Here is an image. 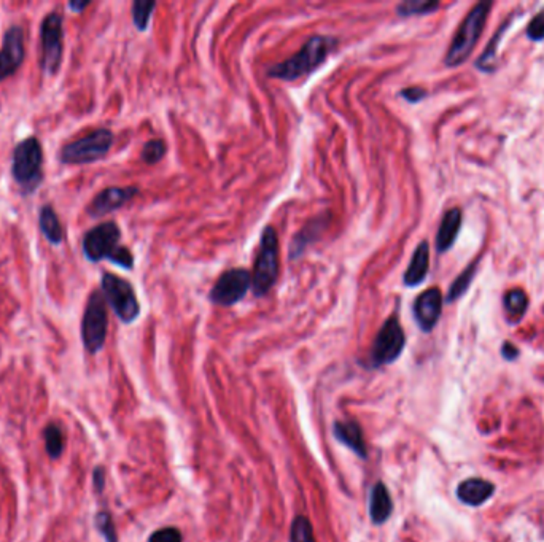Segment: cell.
<instances>
[{"mask_svg":"<svg viewBox=\"0 0 544 542\" xmlns=\"http://www.w3.org/2000/svg\"><path fill=\"white\" fill-rule=\"evenodd\" d=\"M338 45L334 37L327 35H314L307 40L298 53L293 56L282 60V63L274 64L267 69L269 79L295 81L302 76L312 74L328 59L329 54Z\"/></svg>","mask_w":544,"mask_h":542,"instance_id":"1","label":"cell"},{"mask_svg":"<svg viewBox=\"0 0 544 542\" xmlns=\"http://www.w3.org/2000/svg\"><path fill=\"white\" fill-rule=\"evenodd\" d=\"M119 240L121 231L118 224L115 221H104V223L86 232L83 242H81V250H83L85 258L91 263L107 259V261L123 269H133V253L121 245Z\"/></svg>","mask_w":544,"mask_h":542,"instance_id":"2","label":"cell"},{"mask_svg":"<svg viewBox=\"0 0 544 542\" xmlns=\"http://www.w3.org/2000/svg\"><path fill=\"white\" fill-rule=\"evenodd\" d=\"M12 176L21 195L31 196L43 181V147L38 137H26L15 147Z\"/></svg>","mask_w":544,"mask_h":542,"instance_id":"3","label":"cell"},{"mask_svg":"<svg viewBox=\"0 0 544 542\" xmlns=\"http://www.w3.org/2000/svg\"><path fill=\"white\" fill-rule=\"evenodd\" d=\"M492 2H479L476 7L470 10L466 15L463 23L460 24L457 34H455L452 43H450L449 51L446 54V65L447 67H457L461 65L475 49L476 43L479 42V37L484 32L487 16L491 13Z\"/></svg>","mask_w":544,"mask_h":542,"instance_id":"4","label":"cell"},{"mask_svg":"<svg viewBox=\"0 0 544 542\" xmlns=\"http://www.w3.org/2000/svg\"><path fill=\"white\" fill-rule=\"evenodd\" d=\"M115 136L107 127H99L80 139L65 143L60 148L58 159L65 165H86L101 161L113 147Z\"/></svg>","mask_w":544,"mask_h":542,"instance_id":"5","label":"cell"},{"mask_svg":"<svg viewBox=\"0 0 544 542\" xmlns=\"http://www.w3.org/2000/svg\"><path fill=\"white\" fill-rule=\"evenodd\" d=\"M279 270V236L272 226H266L261 234L260 250L252 272V290L255 296H265L276 285Z\"/></svg>","mask_w":544,"mask_h":542,"instance_id":"6","label":"cell"},{"mask_svg":"<svg viewBox=\"0 0 544 542\" xmlns=\"http://www.w3.org/2000/svg\"><path fill=\"white\" fill-rule=\"evenodd\" d=\"M108 315L107 302L101 290H94L88 297L81 318V340L91 355L101 352L107 339Z\"/></svg>","mask_w":544,"mask_h":542,"instance_id":"7","label":"cell"},{"mask_svg":"<svg viewBox=\"0 0 544 542\" xmlns=\"http://www.w3.org/2000/svg\"><path fill=\"white\" fill-rule=\"evenodd\" d=\"M101 291L106 302L121 322L129 325L135 322L140 315V304L137 299L133 285L128 280L118 277L112 272H104L101 279Z\"/></svg>","mask_w":544,"mask_h":542,"instance_id":"8","label":"cell"},{"mask_svg":"<svg viewBox=\"0 0 544 542\" xmlns=\"http://www.w3.org/2000/svg\"><path fill=\"white\" fill-rule=\"evenodd\" d=\"M40 40L42 70L47 75H54L64 56V16L59 12H51L42 21Z\"/></svg>","mask_w":544,"mask_h":542,"instance_id":"9","label":"cell"},{"mask_svg":"<svg viewBox=\"0 0 544 542\" xmlns=\"http://www.w3.org/2000/svg\"><path fill=\"white\" fill-rule=\"evenodd\" d=\"M406 345V336L397 317H390L382 328L379 329L374 342H372L370 361L371 366L379 368L384 364L397 361Z\"/></svg>","mask_w":544,"mask_h":542,"instance_id":"10","label":"cell"},{"mask_svg":"<svg viewBox=\"0 0 544 542\" xmlns=\"http://www.w3.org/2000/svg\"><path fill=\"white\" fill-rule=\"evenodd\" d=\"M250 286L252 272L247 269H228L220 275L208 297L217 306L229 307L244 299Z\"/></svg>","mask_w":544,"mask_h":542,"instance_id":"11","label":"cell"},{"mask_svg":"<svg viewBox=\"0 0 544 542\" xmlns=\"http://www.w3.org/2000/svg\"><path fill=\"white\" fill-rule=\"evenodd\" d=\"M26 58L24 29L18 24L10 26L3 35L0 49V81L13 76Z\"/></svg>","mask_w":544,"mask_h":542,"instance_id":"12","label":"cell"},{"mask_svg":"<svg viewBox=\"0 0 544 542\" xmlns=\"http://www.w3.org/2000/svg\"><path fill=\"white\" fill-rule=\"evenodd\" d=\"M139 195V188L135 186H110L102 190L92 199L86 212L91 218H101L115 212Z\"/></svg>","mask_w":544,"mask_h":542,"instance_id":"13","label":"cell"},{"mask_svg":"<svg viewBox=\"0 0 544 542\" xmlns=\"http://www.w3.org/2000/svg\"><path fill=\"white\" fill-rule=\"evenodd\" d=\"M414 318L423 333H430L439 322L443 312V293L439 288H428L417 297L412 307Z\"/></svg>","mask_w":544,"mask_h":542,"instance_id":"14","label":"cell"},{"mask_svg":"<svg viewBox=\"0 0 544 542\" xmlns=\"http://www.w3.org/2000/svg\"><path fill=\"white\" fill-rule=\"evenodd\" d=\"M495 493V485L488 480L484 479H466L457 486V498L463 502L472 507L482 506L484 502L491 500Z\"/></svg>","mask_w":544,"mask_h":542,"instance_id":"15","label":"cell"},{"mask_svg":"<svg viewBox=\"0 0 544 542\" xmlns=\"http://www.w3.org/2000/svg\"><path fill=\"white\" fill-rule=\"evenodd\" d=\"M334 438H336V441H339L340 444H344L345 447H349L350 450H354L363 460L368 457L363 429L355 420H344V422L334 423Z\"/></svg>","mask_w":544,"mask_h":542,"instance_id":"16","label":"cell"},{"mask_svg":"<svg viewBox=\"0 0 544 542\" xmlns=\"http://www.w3.org/2000/svg\"><path fill=\"white\" fill-rule=\"evenodd\" d=\"M428 269H430V245L427 240H423L415 248L408 269H406L403 277L404 285L411 286V288L419 286L428 275Z\"/></svg>","mask_w":544,"mask_h":542,"instance_id":"17","label":"cell"},{"mask_svg":"<svg viewBox=\"0 0 544 542\" xmlns=\"http://www.w3.org/2000/svg\"><path fill=\"white\" fill-rule=\"evenodd\" d=\"M461 228V210L454 207L444 213L436 234V250L444 253L454 247Z\"/></svg>","mask_w":544,"mask_h":542,"instance_id":"18","label":"cell"},{"mask_svg":"<svg viewBox=\"0 0 544 542\" xmlns=\"http://www.w3.org/2000/svg\"><path fill=\"white\" fill-rule=\"evenodd\" d=\"M327 223H328L327 217H318L307 221V224L293 237V240L290 243V258L296 259L298 256H301L306 248L309 247L315 239H318V236H320L323 229L327 228Z\"/></svg>","mask_w":544,"mask_h":542,"instance_id":"19","label":"cell"},{"mask_svg":"<svg viewBox=\"0 0 544 542\" xmlns=\"http://www.w3.org/2000/svg\"><path fill=\"white\" fill-rule=\"evenodd\" d=\"M393 512V501L390 496L387 486L382 482H377L371 490L370 498V516L374 525H384Z\"/></svg>","mask_w":544,"mask_h":542,"instance_id":"20","label":"cell"},{"mask_svg":"<svg viewBox=\"0 0 544 542\" xmlns=\"http://www.w3.org/2000/svg\"><path fill=\"white\" fill-rule=\"evenodd\" d=\"M38 228H40L42 236L51 243V245L58 247L64 240V229L60 224L59 217L56 210L53 208L51 204H45L38 212Z\"/></svg>","mask_w":544,"mask_h":542,"instance_id":"21","label":"cell"},{"mask_svg":"<svg viewBox=\"0 0 544 542\" xmlns=\"http://www.w3.org/2000/svg\"><path fill=\"white\" fill-rule=\"evenodd\" d=\"M511 23H513V18L504 21V23L502 24V27H500L498 32L495 35L492 37L491 43H488L486 51H484L479 58H477L476 60V67L482 70V72H493L497 67V54H498V45L500 42H502V37L504 32H506L508 27L511 26Z\"/></svg>","mask_w":544,"mask_h":542,"instance_id":"22","label":"cell"},{"mask_svg":"<svg viewBox=\"0 0 544 542\" xmlns=\"http://www.w3.org/2000/svg\"><path fill=\"white\" fill-rule=\"evenodd\" d=\"M476 270H477L476 263H472L463 270V272L459 275L457 279H455L452 286H450V288H449V293H447V296H446V302L457 301L459 297H461V296L465 295L466 290L470 288L472 279H475Z\"/></svg>","mask_w":544,"mask_h":542,"instance_id":"23","label":"cell"},{"mask_svg":"<svg viewBox=\"0 0 544 542\" xmlns=\"http://www.w3.org/2000/svg\"><path fill=\"white\" fill-rule=\"evenodd\" d=\"M438 8H439L438 2H427V0H408V2H403V3L398 5L397 15L403 16V18H409V16L433 13Z\"/></svg>","mask_w":544,"mask_h":542,"instance_id":"24","label":"cell"},{"mask_svg":"<svg viewBox=\"0 0 544 542\" xmlns=\"http://www.w3.org/2000/svg\"><path fill=\"white\" fill-rule=\"evenodd\" d=\"M504 309L513 317H522L529 307V297L522 290H511L504 295Z\"/></svg>","mask_w":544,"mask_h":542,"instance_id":"25","label":"cell"},{"mask_svg":"<svg viewBox=\"0 0 544 542\" xmlns=\"http://www.w3.org/2000/svg\"><path fill=\"white\" fill-rule=\"evenodd\" d=\"M290 542H315L314 529L304 516H298L291 523Z\"/></svg>","mask_w":544,"mask_h":542,"instance_id":"26","label":"cell"},{"mask_svg":"<svg viewBox=\"0 0 544 542\" xmlns=\"http://www.w3.org/2000/svg\"><path fill=\"white\" fill-rule=\"evenodd\" d=\"M43 438H45V449L49 458L56 460V458L60 457V453H63L64 449L60 429L56 427V425H48L45 431H43Z\"/></svg>","mask_w":544,"mask_h":542,"instance_id":"27","label":"cell"},{"mask_svg":"<svg viewBox=\"0 0 544 542\" xmlns=\"http://www.w3.org/2000/svg\"><path fill=\"white\" fill-rule=\"evenodd\" d=\"M156 8V2H137L133 3V21L134 26L137 27V31L144 32L147 31L148 23H150V18L153 15V10Z\"/></svg>","mask_w":544,"mask_h":542,"instance_id":"28","label":"cell"},{"mask_svg":"<svg viewBox=\"0 0 544 542\" xmlns=\"http://www.w3.org/2000/svg\"><path fill=\"white\" fill-rule=\"evenodd\" d=\"M166 151H167V145L164 140L161 139L148 140L144 145V148H142V159H144L148 165H153L166 156Z\"/></svg>","mask_w":544,"mask_h":542,"instance_id":"29","label":"cell"},{"mask_svg":"<svg viewBox=\"0 0 544 542\" xmlns=\"http://www.w3.org/2000/svg\"><path fill=\"white\" fill-rule=\"evenodd\" d=\"M94 522H96V528L99 529V533L104 536V539L107 542H118V536H117V531H115L113 520L108 512H99Z\"/></svg>","mask_w":544,"mask_h":542,"instance_id":"30","label":"cell"},{"mask_svg":"<svg viewBox=\"0 0 544 542\" xmlns=\"http://www.w3.org/2000/svg\"><path fill=\"white\" fill-rule=\"evenodd\" d=\"M527 35L530 40L535 42H541L544 38V8L531 18L529 26H527Z\"/></svg>","mask_w":544,"mask_h":542,"instance_id":"31","label":"cell"},{"mask_svg":"<svg viewBox=\"0 0 544 542\" xmlns=\"http://www.w3.org/2000/svg\"><path fill=\"white\" fill-rule=\"evenodd\" d=\"M148 542H181V534L177 528H163L155 531Z\"/></svg>","mask_w":544,"mask_h":542,"instance_id":"32","label":"cell"},{"mask_svg":"<svg viewBox=\"0 0 544 542\" xmlns=\"http://www.w3.org/2000/svg\"><path fill=\"white\" fill-rule=\"evenodd\" d=\"M401 96H403L408 102H420L423 97H427V91L422 90V88H406V90L401 91Z\"/></svg>","mask_w":544,"mask_h":542,"instance_id":"33","label":"cell"},{"mask_svg":"<svg viewBox=\"0 0 544 542\" xmlns=\"http://www.w3.org/2000/svg\"><path fill=\"white\" fill-rule=\"evenodd\" d=\"M502 355L504 359H508V361H514V359L519 356V350L511 344V342H504L502 347Z\"/></svg>","mask_w":544,"mask_h":542,"instance_id":"34","label":"cell"},{"mask_svg":"<svg viewBox=\"0 0 544 542\" xmlns=\"http://www.w3.org/2000/svg\"><path fill=\"white\" fill-rule=\"evenodd\" d=\"M92 480H94V488L97 493H102L104 485H106V473H104V468L97 466L94 469V479Z\"/></svg>","mask_w":544,"mask_h":542,"instance_id":"35","label":"cell"},{"mask_svg":"<svg viewBox=\"0 0 544 542\" xmlns=\"http://www.w3.org/2000/svg\"><path fill=\"white\" fill-rule=\"evenodd\" d=\"M88 5H90V2H86V0H81V2H79V0H72V2H69V8L75 13H81Z\"/></svg>","mask_w":544,"mask_h":542,"instance_id":"36","label":"cell"}]
</instances>
